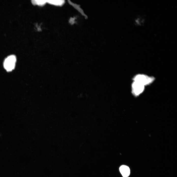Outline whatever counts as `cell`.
I'll list each match as a JSON object with an SVG mask.
<instances>
[{"label":"cell","instance_id":"cell-1","mask_svg":"<svg viewBox=\"0 0 177 177\" xmlns=\"http://www.w3.org/2000/svg\"><path fill=\"white\" fill-rule=\"evenodd\" d=\"M154 79L153 77L142 74L136 75L133 78V81L138 82L144 86L151 84Z\"/></svg>","mask_w":177,"mask_h":177},{"label":"cell","instance_id":"cell-2","mask_svg":"<svg viewBox=\"0 0 177 177\" xmlns=\"http://www.w3.org/2000/svg\"><path fill=\"white\" fill-rule=\"evenodd\" d=\"M16 61V58L15 56L12 55L9 56L4 60V68L8 72L12 71L15 67Z\"/></svg>","mask_w":177,"mask_h":177},{"label":"cell","instance_id":"cell-3","mask_svg":"<svg viewBox=\"0 0 177 177\" xmlns=\"http://www.w3.org/2000/svg\"><path fill=\"white\" fill-rule=\"evenodd\" d=\"M144 86L137 82L133 81L132 84V93L135 96H137L144 91Z\"/></svg>","mask_w":177,"mask_h":177},{"label":"cell","instance_id":"cell-4","mask_svg":"<svg viewBox=\"0 0 177 177\" xmlns=\"http://www.w3.org/2000/svg\"><path fill=\"white\" fill-rule=\"evenodd\" d=\"M119 170L123 177H127L130 174V169L127 166L125 165L121 166L119 168Z\"/></svg>","mask_w":177,"mask_h":177},{"label":"cell","instance_id":"cell-5","mask_svg":"<svg viewBox=\"0 0 177 177\" xmlns=\"http://www.w3.org/2000/svg\"><path fill=\"white\" fill-rule=\"evenodd\" d=\"M47 2L50 4L57 6L61 5L64 3L63 0H49L47 1Z\"/></svg>","mask_w":177,"mask_h":177},{"label":"cell","instance_id":"cell-6","mask_svg":"<svg viewBox=\"0 0 177 177\" xmlns=\"http://www.w3.org/2000/svg\"><path fill=\"white\" fill-rule=\"evenodd\" d=\"M33 4L39 5H43L47 2L45 0H33L32 1Z\"/></svg>","mask_w":177,"mask_h":177}]
</instances>
